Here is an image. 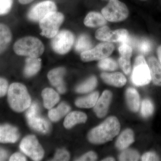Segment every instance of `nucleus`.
<instances>
[{"label": "nucleus", "instance_id": "1", "mask_svg": "<svg viewBox=\"0 0 161 161\" xmlns=\"http://www.w3.org/2000/svg\"><path fill=\"white\" fill-rule=\"evenodd\" d=\"M120 129L119 121L116 117L111 116L92 129L88 135V138L92 143L104 144L112 141L118 135Z\"/></svg>", "mask_w": 161, "mask_h": 161}, {"label": "nucleus", "instance_id": "2", "mask_svg": "<svg viewBox=\"0 0 161 161\" xmlns=\"http://www.w3.org/2000/svg\"><path fill=\"white\" fill-rule=\"evenodd\" d=\"M7 96L9 106L15 112H23L31 105L30 96L26 86L22 84H11L8 88Z\"/></svg>", "mask_w": 161, "mask_h": 161}, {"label": "nucleus", "instance_id": "3", "mask_svg": "<svg viewBox=\"0 0 161 161\" xmlns=\"http://www.w3.org/2000/svg\"><path fill=\"white\" fill-rule=\"evenodd\" d=\"M14 50L19 56L38 58L43 54L44 47L37 38L26 37L18 40L14 45Z\"/></svg>", "mask_w": 161, "mask_h": 161}, {"label": "nucleus", "instance_id": "4", "mask_svg": "<svg viewBox=\"0 0 161 161\" xmlns=\"http://www.w3.org/2000/svg\"><path fill=\"white\" fill-rule=\"evenodd\" d=\"M28 109L26 116L30 126L38 132L44 134L48 133L50 129V125L48 121L40 115L38 104L33 103Z\"/></svg>", "mask_w": 161, "mask_h": 161}, {"label": "nucleus", "instance_id": "5", "mask_svg": "<svg viewBox=\"0 0 161 161\" xmlns=\"http://www.w3.org/2000/svg\"><path fill=\"white\" fill-rule=\"evenodd\" d=\"M102 13L108 21L117 22L126 19L129 15V10L124 3L118 0H110L102 10Z\"/></svg>", "mask_w": 161, "mask_h": 161}, {"label": "nucleus", "instance_id": "6", "mask_svg": "<svg viewBox=\"0 0 161 161\" xmlns=\"http://www.w3.org/2000/svg\"><path fill=\"white\" fill-rule=\"evenodd\" d=\"M63 21V15L60 13L55 11L47 14L40 21L41 35L47 38H53L58 33Z\"/></svg>", "mask_w": 161, "mask_h": 161}, {"label": "nucleus", "instance_id": "7", "mask_svg": "<svg viewBox=\"0 0 161 161\" xmlns=\"http://www.w3.org/2000/svg\"><path fill=\"white\" fill-rule=\"evenodd\" d=\"M151 80L150 69L143 56H139L136 59L132 75V83L136 86H143Z\"/></svg>", "mask_w": 161, "mask_h": 161}, {"label": "nucleus", "instance_id": "8", "mask_svg": "<svg viewBox=\"0 0 161 161\" xmlns=\"http://www.w3.org/2000/svg\"><path fill=\"white\" fill-rule=\"evenodd\" d=\"M21 151L34 161L43 158L44 151L34 135H28L22 140L20 144Z\"/></svg>", "mask_w": 161, "mask_h": 161}, {"label": "nucleus", "instance_id": "9", "mask_svg": "<svg viewBox=\"0 0 161 161\" xmlns=\"http://www.w3.org/2000/svg\"><path fill=\"white\" fill-rule=\"evenodd\" d=\"M114 49V45L111 43H101L94 48L81 53L80 58L86 62L102 60L110 56Z\"/></svg>", "mask_w": 161, "mask_h": 161}, {"label": "nucleus", "instance_id": "10", "mask_svg": "<svg viewBox=\"0 0 161 161\" xmlns=\"http://www.w3.org/2000/svg\"><path fill=\"white\" fill-rule=\"evenodd\" d=\"M74 42L73 34L68 31H62L54 37L52 41V46L56 53L64 54L70 50Z\"/></svg>", "mask_w": 161, "mask_h": 161}, {"label": "nucleus", "instance_id": "11", "mask_svg": "<svg viewBox=\"0 0 161 161\" xmlns=\"http://www.w3.org/2000/svg\"><path fill=\"white\" fill-rule=\"evenodd\" d=\"M55 3L51 1H45L38 3L30 10L28 17L33 21H40L47 14L56 11Z\"/></svg>", "mask_w": 161, "mask_h": 161}, {"label": "nucleus", "instance_id": "12", "mask_svg": "<svg viewBox=\"0 0 161 161\" xmlns=\"http://www.w3.org/2000/svg\"><path fill=\"white\" fill-rule=\"evenodd\" d=\"M65 72V69L59 67L52 70L47 75V78L50 83L60 94H64L66 91V86L63 80Z\"/></svg>", "mask_w": 161, "mask_h": 161}, {"label": "nucleus", "instance_id": "13", "mask_svg": "<svg viewBox=\"0 0 161 161\" xmlns=\"http://www.w3.org/2000/svg\"><path fill=\"white\" fill-rule=\"evenodd\" d=\"M112 98V93L109 91H105L98 98L94 108L98 117L103 118L106 115Z\"/></svg>", "mask_w": 161, "mask_h": 161}, {"label": "nucleus", "instance_id": "14", "mask_svg": "<svg viewBox=\"0 0 161 161\" xmlns=\"http://www.w3.org/2000/svg\"><path fill=\"white\" fill-rule=\"evenodd\" d=\"M19 136V132L15 127L8 124L0 125V142L15 143Z\"/></svg>", "mask_w": 161, "mask_h": 161}, {"label": "nucleus", "instance_id": "15", "mask_svg": "<svg viewBox=\"0 0 161 161\" xmlns=\"http://www.w3.org/2000/svg\"><path fill=\"white\" fill-rule=\"evenodd\" d=\"M147 64L153 82L156 86H161V66L159 62L156 58L152 57L148 59Z\"/></svg>", "mask_w": 161, "mask_h": 161}, {"label": "nucleus", "instance_id": "16", "mask_svg": "<svg viewBox=\"0 0 161 161\" xmlns=\"http://www.w3.org/2000/svg\"><path fill=\"white\" fill-rule=\"evenodd\" d=\"M101 77L106 83L117 87H122L126 83L125 77L119 72L112 74L103 73Z\"/></svg>", "mask_w": 161, "mask_h": 161}, {"label": "nucleus", "instance_id": "17", "mask_svg": "<svg viewBox=\"0 0 161 161\" xmlns=\"http://www.w3.org/2000/svg\"><path fill=\"white\" fill-rule=\"evenodd\" d=\"M86 120V114L83 112L75 111L67 115L64 122V126L66 129H69L77 124L84 123Z\"/></svg>", "mask_w": 161, "mask_h": 161}, {"label": "nucleus", "instance_id": "18", "mask_svg": "<svg viewBox=\"0 0 161 161\" xmlns=\"http://www.w3.org/2000/svg\"><path fill=\"white\" fill-rule=\"evenodd\" d=\"M42 97L43 98V105L47 109L52 108L60 100V96L57 92L53 89H44L42 91Z\"/></svg>", "mask_w": 161, "mask_h": 161}, {"label": "nucleus", "instance_id": "19", "mask_svg": "<svg viewBox=\"0 0 161 161\" xmlns=\"http://www.w3.org/2000/svg\"><path fill=\"white\" fill-rule=\"evenodd\" d=\"M134 133L130 129H127L122 132L117 139L115 146L119 150H124L128 148L134 142Z\"/></svg>", "mask_w": 161, "mask_h": 161}, {"label": "nucleus", "instance_id": "20", "mask_svg": "<svg viewBox=\"0 0 161 161\" xmlns=\"http://www.w3.org/2000/svg\"><path fill=\"white\" fill-rule=\"evenodd\" d=\"M126 99L130 110L137 112L140 107V96L137 91L133 88H128L126 92Z\"/></svg>", "mask_w": 161, "mask_h": 161}, {"label": "nucleus", "instance_id": "21", "mask_svg": "<svg viewBox=\"0 0 161 161\" xmlns=\"http://www.w3.org/2000/svg\"><path fill=\"white\" fill-rule=\"evenodd\" d=\"M12 40V33L8 26L0 23V54L5 51Z\"/></svg>", "mask_w": 161, "mask_h": 161}, {"label": "nucleus", "instance_id": "22", "mask_svg": "<svg viewBox=\"0 0 161 161\" xmlns=\"http://www.w3.org/2000/svg\"><path fill=\"white\" fill-rule=\"evenodd\" d=\"M41 66V60L38 58H28L26 59L24 75L30 77L36 74Z\"/></svg>", "mask_w": 161, "mask_h": 161}, {"label": "nucleus", "instance_id": "23", "mask_svg": "<svg viewBox=\"0 0 161 161\" xmlns=\"http://www.w3.org/2000/svg\"><path fill=\"white\" fill-rule=\"evenodd\" d=\"M70 110V107L65 103H61L57 108L49 109L48 115L53 121H58L66 115Z\"/></svg>", "mask_w": 161, "mask_h": 161}, {"label": "nucleus", "instance_id": "24", "mask_svg": "<svg viewBox=\"0 0 161 161\" xmlns=\"http://www.w3.org/2000/svg\"><path fill=\"white\" fill-rule=\"evenodd\" d=\"M85 25L90 27H96L102 26L106 23L105 19L98 13H90L87 15L84 21Z\"/></svg>", "mask_w": 161, "mask_h": 161}, {"label": "nucleus", "instance_id": "25", "mask_svg": "<svg viewBox=\"0 0 161 161\" xmlns=\"http://www.w3.org/2000/svg\"><path fill=\"white\" fill-rule=\"evenodd\" d=\"M99 96L98 92H95L85 97L78 98L75 101V105L78 108H90L95 106Z\"/></svg>", "mask_w": 161, "mask_h": 161}, {"label": "nucleus", "instance_id": "26", "mask_svg": "<svg viewBox=\"0 0 161 161\" xmlns=\"http://www.w3.org/2000/svg\"><path fill=\"white\" fill-rule=\"evenodd\" d=\"M131 38L126 30L119 29L112 31L109 42H119L129 44L131 43Z\"/></svg>", "mask_w": 161, "mask_h": 161}, {"label": "nucleus", "instance_id": "27", "mask_svg": "<svg viewBox=\"0 0 161 161\" xmlns=\"http://www.w3.org/2000/svg\"><path fill=\"white\" fill-rule=\"evenodd\" d=\"M92 43L91 39L86 35H82L78 38L75 45L76 51L79 53L86 51L91 49Z\"/></svg>", "mask_w": 161, "mask_h": 161}, {"label": "nucleus", "instance_id": "28", "mask_svg": "<svg viewBox=\"0 0 161 161\" xmlns=\"http://www.w3.org/2000/svg\"><path fill=\"white\" fill-rule=\"evenodd\" d=\"M97 85V79L94 76H92L83 83L78 86L76 88V91L79 93H88L95 89Z\"/></svg>", "mask_w": 161, "mask_h": 161}, {"label": "nucleus", "instance_id": "29", "mask_svg": "<svg viewBox=\"0 0 161 161\" xmlns=\"http://www.w3.org/2000/svg\"><path fill=\"white\" fill-rule=\"evenodd\" d=\"M154 112V106L149 99H144L142 102L141 113L145 118L150 117Z\"/></svg>", "mask_w": 161, "mask_h": 161}, {"label": "nucleus", "instance_id": "30", "mask_svg": "<svg viewBox=\"0 0 161 161\" xmlns=\"http://www.w3.org/2000/svg\"><path fill=\"white\" fill-rule=\"evenodd\" d=\"M98 66L101 69L108 71L115 70L118 67L115 60L110 58L102 59L98 63Z\"/></svg>", "mask_w": 161, "mask_h": 161}, {"label": "nucleus", "instance_id": "31", "mask_svg": "<svg viewBox=\"0 0 161 161\" xmlns=\"http://www.w3.org/2000/svg\"><path fill=\"white\" fill-rule=\"evenodd\" d=\"M139 154L136 150H127L122 153L119 156V161H138Z\"/></svg>", "mask_w": 161, "mask_h": 161}, {"label": "nucleus", "instance_id": "32", "mask_svg": "<svg viewBox=\"0 0 161 161\" xmlns=\"http://www.w3.org/2000/svg\"><path fill=\"white\" fill-rule=\"evenodd\" d=\"M112 31L108 26H105L98 29L95 32V37L102 41H109Z\"/></svg>", "mask_w": 161, "mask_h": 161}, {"label": "nucleus", "instance_id": "33", "mask_svg": "<svg viewBox=\"0 0 161 161\" xmlns=\"http://www.w3.org/2000/svg\"><path fill=\"white\" fill-rule=\"evenodd\" d=\"M119 65L126 75H129L131 72V65L130 59L121 57L119 60Z\"/></svg>", "mask_w": 161, "mask_h": 161}, {"label": "nucleus", "instance_id": "34", "mask_svg": "<svg viewBox=\"0 0 161 161\" xmlns=\"http://www.w3.org/2000/svg\"><path fill=\"white\" fill-rule=\"evenodd\" d=\"M119 51L121 57L130 59L132 56V48L129 44L122 43L119 47Z\"/></svg>", "mask_w": 161, "mask_h": 161}, {"label": "nucleus", "instance_id": "35", "mask_svg": "<svg viewBox=\"0 0 161 161\" xmlns=\"http://www.w3.org/2000/svg\"><path fill=\"white\" fill-rule=\"evenodd\" d=\"M13 0H0V15L9 13L12 6Z\"/></svg>", "mask_w": 161, "mask_h": 161}, {"label": "nucleus", "instance_id": "36", "mask_svg": "<svg viewBox=\"0 0 161 161\" xmlns=\"http://www.w3.org/2000/svg\"><path fill=\"white\" fill-rule=\"evenodd\" d=\"M139 51L143 54H147L151 50L152 44L149 40H142L138 44Z\"/></svg>", "mask_w": 161, "mask_h": 161}, {"label": "nucleus", "instance_id": "37", "mask_svg": "<svg viewBox=\"0 0 161 161\" xmlns=\"http://www.w3.org/2000/svg\"><path fill=\"white\" fill-rule=\"evenodd\" d=\"M70 159L69 153L64 149L57 150L53 161H69Z\"/></svg>", "mask_w": 161, "mask_h": 161}, {"label": "nucleus", "instance_id": "38", "mask_svg": "<svg viewBox=\"0 0 161 161\" xmlns=\"http://www.w3.org/2000/svg\"><path fill=\"white\" fill-rule=\"evenodd\" d=\"M9 85L6 79L0 78V97H3L6 95L8 92Z\"/></svg>", "mask_w": 161, "mask_h": 161}, {"label": "nucleus", "instance_id": "39", "mask_svg": "<svg viewBox=\"0 0 161 161\" xmlns=\"http://www.w3.org/2000/svg\"><path fill=\"white\" fill-rule=\"evenodd\" d=\"M97 159V154L95 152L91 151L86 153L80 158L77 159L76 161H96Z\"/></svg>", "mask_w": 161, "mask_h": 161}, {"label": "nucleus", "instance_id": "40", "mask_svg": "<svg viewBox=\"0 0 161 161\" xmlns=\"http://www.w3.org/2000/svg\"><path fill=\"white\" fill-rule=\"evenodd\" d=\"M142 160L143 161H159V158L158 156L155 153L149 152L144 153L142 156Z\"/></svg>", "mask_w": 161, "mask_h": 161}, {"label": "nucleus", "instance_id": "41", "mask_svg": "<svg viewBox=\"0 0 161 161\" xmlns=\"http://www.w3.org/2000/svg\"><path fill=\"white\" fill-rule=\"evenodd\" d=\"M10 161H26L25 156L19 153H16L10 157L9 158Z\"/></svg>", "mask_w": 161, "mask_h": 161}, {"label": "nucleus", "instance_id": "42", "mask_svg": "<svg viewBox=\"0 0 161 161\" xmlns=\"http://www.w3.org/2000/svg\"><path fill=\"white\" fill-rule=\"evenodd\" d=\"M8 153L0 147V161H5L8 158Z\"/></svg>", "mask_w": 161, "mask_h": 161}, {"label": "nucleus", "instance_id": "43", "mask_svg": "<svg viewBox=\"0 0 161 161\" xmlns=\"http://www.w3.org/2000/svg\"><path fill=\"white\" fill-rule=\"evenodd\" d=\"M158 56L159 61L161 66V46L159 47L157 50Z\"/></svg>", "mask_w": 161, "mask_h": 161}, {"label": "nucleus", "instance_id": "44", "mask_svg": "<svg viewBox=\"0 0 161 161\" xmlns=\"http://www.w3.org/2000/svg\"><path fill=\"white\" fill-rule=\"evenodd\" d=\"M33 0H19V2L22 4H26L31 3Z\"/></svg>", "mask_w": 161, "mask_h": 161}, {"label": "nucleus", "instance_id": "45", "mask_svg": "<svg viewBox=\"0 0 161 161\" xmlns=\"http://www.w3.org/2000/svg\"><path fill=\"white\" fill-rule=\"evenodd\" d=\"M102 161H115L114 158H108L104 159Z\"/></svg>", "mask_w": 161, "mask_h": 161}, {"label": "nucleus", "instance_id": "46", "mask_svg": "<svg viewBox=\"0 0 161 161\" xmlns=\"http://www.w3.org/2000/svg\"><path fill=\"white\" fill-rule=\"evenodd\" d=\"M141 1H147V0H141Z\"/></svg>", "mask_w": 161, "mask_h": 161}]
</instances>
